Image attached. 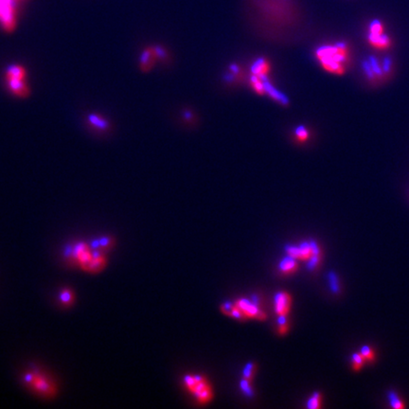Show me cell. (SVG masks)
Listing matches in <instances>:
<instances>
[{"label": "cell", "instance_id": "obj_29", "mask_svg": "<svg viewBox=\"0 0 409 409\" xmlns=\"http://www.w3.org/2000/svg\"><path fill=\"white\" fill-rule=\"evenodd\" d=\"M241 389H242V390H243V392L245 393V395H253V391H252L251 386H250L249 380L243 378V380L241 381Z\"/></svg>", "mask_w": 409, "mask_h": 409}, {"label": "cell", "instance_id": "obj_1", "mask_svg": "<svg viewBox=\"0 0 409 409\" xmlns=\"http://www.w3.org/2000/svg\"><path fill=\"white\" fill-rule=\"evenodd\" d=\"M316 55L324 70L335 75H342L346 70L350 49L346 43L337 42L333 45L319 47Z\"/></svg>", "mask_w": 409, "mask_h": 409}, {"label": "cell", "instance_id": "obj_7", "mask_svg": "<svg viewBox=\"0 0 409 409\" xmlns=\"http://www.w3.org/2000/svg\"><path fill=\"white\" fill-rule=\"evenodd\" d=\"M274 309L278 317H286L291 309L292 298L287 292H278L274 298Z\"/></svg>", "mask_w": 409, "mask_h": 409}, {"label": "cell", "instance_id": "obj_14", "mask_svg": "<svg viewBox=\"0 0 409 409\" xmlns=\"http://www.w3.org/2000/svg\"><path fill=\"white\" fill-rule=\"evenodd\" d=\"M105 264H106L105 258L99 254V252H94V255L92 257L90 262L86 265V267L84 268V270L90 271L93 273L100 272L104 269Z\"/></svg>", "mask_w": 409, "mask_h": 409}, {"label": "cell", "instance_id": "obj_11", "mask_svg": "<svg viewBox=\"0 0 409 409\" xmlns=\"http://www.w3.org/2000/svg\"><path fill=\"white\" fill-rule=\"evenodd\" d=\"M156 60L158 58L154 54L153 48L146 49L140 56V69L144 72L149 71L151 69H153Z\"/></svg>", "mask_w": 409, "mask_h": 409}, {"label": "cell", "instance_id": "obj_16", "mask_svg": "<svg viewBox=\"0 0 409 409\" xmlns=\"http://www.w3.org/2000/svg\"><path fill=\"white\" fill-rule=\"evenodd\" d=\"M59 301L61 302V304L64 306H70L72 305L75 301V296L74 293L72 290L65 288L62 289L60 294H59Z\"/></svg>", "mask_w": 409, "mask_h": 409}, {"label": "cell", "instance_id": "obj_23", "mask_svg": "<svg viewBox=\"0 0 409 409\" xmlns=\"http://www.w3.org/2000/svg\"><path fill=\"white\" fill-rule=\"evenodd\" d=\"M384 24L382 23L381 21L378 19H374L369 23L368 26V33H373V34H382L384 33Z\"/></svg>", "mask_w": 409, "mask_h": 409}, {"label": "cell", "instance_id": "obj_9", "mask_svg": "<svg viewBox=\"0 0 409 409\" xmlns=\"http://www.w3.org/2000/svg\"><path fill=\"white\" fill-rule=\"evenodd\" d=\"M93 255H94V252H92L85 243H77L76 246L73 250L74 259L83 267V269H84L86 267V265L90 262Z\"/></svg>", "mask_w": 409, "mask_h": 409}, {"label": "cell", "instance_id": "obj_5", "mask_svg": "<svg viewBox=\"0 0 409 409\" xmlns=\"http://www.w3.org/2000/svg\"><path fill=\"white\" fill-rule=\"evenodd\" d=\"M26 0H0V24L2 28L12 33L17 24V4Z\"/></svg>", "mask_w": 409, "mask_h": 409}, {"label": "cell", "instance_id": "obj_27", "mask_svg": "<svg viewBox=\"0 0 409 409\" xmlns=\"http://www.w3.org/2000/svg\"><path fill=\"white\" fill-rule=\"evenodd\" d=\"M255 369H256V366H255L253 363H248V364L245 366L244 369H243V378L251 381V379H252V377H253V374H254V372H255Z\"/></svg>", "mask_w": 409, "mask_h": 409}, {"label": "cell", "instance_id": "obj_4", "mask_svg": "<svg viewBox=\"0 0 409 409\" xmlns=\"http://www.w3.org/2000/svg\"><path fill=\"white\" fill-rule=\"evenodd\" d=\"M25 384L35 392L45 397H53L57 393L54 383L37 371H28L24 374Z\"/></svg>", "mask_w": 409, "mask_h": 409}, {"label": "cell", "instance_id": "obj_18", "mask_svg": "<svg viewBox=\"0 0 409 409\" xmlns=\"http://www.w3.org/2000/svg\"><path fill=\"white\" fill-rule=\"evenodd\" d=\"M88 121L90 122L91 125H93L94 127H96L97 129H102V130H106L108 128V123L107 121L102 118L101 116H98L95 114H92L89 116Z\"/></svg>", "mask_w": 409, "mask_h": 409}, {"label": "cell", "instance_id": "obj_15", "mask_svg": "<svg viewBox=\"0 0 409 409\" xmlns=\"http://www.w3.org/2000/svg\"><path fill=\"white\" fill-rule=\"evenodd\" d=\"M298 267L297 259L290 256L286 257L279 263V270L285 274L295 273L296 271L298 270Z\"/></svg>", "mask_w": 409, "mask_h": 409}, {"label": "cell", "instance_id": "obj_6", "mask_svg": "<svg viewBox=\"0 0 409 409\" xmlns=\"http://www.w3.org/2000/svg\"><path fill=\"white\" fill-rule=\"evenodd\" d=\"M235 305L243 312L244 318L249 319H265L266 316L262 312L258 306V303L250 301L246 298H240L236 301Z\"/></svg>", "mask_w": 409, "mask_h": 409}, {"label": "cell", "instance_id": "obj_20", "mask_svg": "<svg viewBox=\"0 0 409 409\" xmlns=\"http://www.w3.org/2000/svg\"><path fill=\"white\" fill-rule=\"evenodd\" d=\"M112 244V240L109 237H103L101 239H98L96 242L93 243V247L95 250H105L107 249Z\"/></svg>", "mask_w": 409, "mask_h": 409}, {"label": "cell", "instance_id": "obj_34", "mask_svg": "<svg viewBox=\"0 0 409 409\" xmlns=\"http://www.w3.org/2000/svg\"><path fill=\"white\" fill-rule=\"evenodd\" d=\"M288 331V325L287 323L285 324H278V333L279 334H285Z\"/></svg>", "mask_w": 409, "mask_h": 409}, {"label": "cell", "instance_id": "obj_13", "mask_svg": "<svg viewBox=\"0 0 409 409\" xmlns=\"http://www.w3.org/2000/svg\"><path fill=\"white\" fill-rule=\"evenodd\" d=\"M269 70H270L269 65L264 58H259L258 60L253 62L252 67H251L252 75L260 77L262 79H266Z\"/></svg>", "mask_w": 409, "mask_h": 409}, {"label": "cell", "instance_id": "obj_30", "mask_svg": "<svg viewBox=\"0 0 409 409\" xmlns=\"http://www.w3.org/2000/svg\"><path fill=\"white\" fill-rule=\"evenodd\" d=\"M363 68H364V70H365V73H366V75L368 77V79L370 80V81H373L376 76H375L374 72H373V70L371 69V67H370V64L369 62H367V61H365L364 64H363Z\"/></svg>", "mask_w": 409, "mask_h": 409}, {"label": "cell", "instance_id": "obj_10", "mask_svg": "<svg viewBox=\"0 0 409 409\" xmlns=\"http://www.w3.org/2000/svg\"><path fill=\"white\" fill-rule=\"evenodd\" d=\"M368 41L372 47L378 49H389L391 46V39L389 35L382 34L368 33Z\"/></svg>", "mask_w": 409, "mask_h": 409}, {"label": "cell", "instance_id": "obj_17", "mask_svg": "<svg viewBox=\"0 0 409 409\" xmlns=\"http://www.w3.org/2000/svg\"><path fill=\"white\" fill-rule=\"evenodd\" d=\"M250 83L252 85V88L256 91L258 94L263 95L265 93V88H264V80L260 78V77L252 75L250 78Z\"/></svg>", "mask_w": 409, "mask_h": 409}, {"label": "cell", "instance_id": "obj_24", "mask_svg": "<svg viewBox=\"0 0 409 409\" xmlns=\"http://www.w3.org/2000/svg\"><path fill=\"white\" fill-rule=\"evenodd\" d=\"M329 280H330V285H331L332 291H333L334 294H338L340 292V286L339 279H338L337 276H336L334 273H333V272H331V273L329 274Z\"/></svg>", "mask_w": 409, "mask_h": 409}, {"label": "cell", "instance_id": "obj_31", "mask_svg": "<svg viewBox=\"0 0 409 409\" xmlns=\"http://www.w3.org/2000/svg\"><path fill=\"white\" fill-rule=\"evenodd\" d=\"M153 51H154V54H155L158 59H161V60L166 59V50L163 49V48H161V47H153Z\"/></svg>", "mask_w": 409, "mask_h": 409}, {"label": "cell", "instance_id": "obj_28", "mask_svg": "<svg viewBox=\"0 0 409 409\" xmlns=\"http://www.w3.org/2000/svg\"><path fill=\"white\" fill-rule=\"evenodd\" d=\"M296 136H297V138H298L299 140L304 141V140L308 139L309 132H308V130L306 129L304 126H299V127H298V128L296 129Z\"/></svg>", "mask_w": 409, "mask_h": 409}, {"label": "cell", "instance_id": "obj_25", "mask_svg": "<svg viewBox=\"0 0 409 409\" xmlns=\"http://www.w3.org/2000/svg\"><path fill=\"white\" fill-rule=\"evenodd\" d=\"M360 353L364 356L366 361H373L375 359L374 352L369 346H363L361 349Z\"/></svg>", "mask_w": 409, "mask_h": 409}, {"label": "cell", "instance_id": "obj_2", "mask_svg": "<svg viewBox=\"0 0 409 409\" xmlns=\"http://www.w3.org/2000/svg\"><path fill=\"white\" fill-rule=\"evenodd\" d=\"M186 389L195 396L198 402L206 404L213 398V392L206 377L201 374L186 375L183 379Z\"/></svg>", "mask_w": 409, "mask_h": 409}, {"label": "cell", "instance_id": "obj_3", "mask_svg": "<svg viewBox=\"0 0 409 409\" xmlns=\"http://www.w3.org/2000/svg\"><path fill=\"white\" fill-rule=\"evenodd\" d=\"M6 81L8 88L14 95L18 98H27L29 95V87L26 81V70L19 65L9 67L6 71Z\"/></svg>", "mask_w": 409, "mask_h": 409}, {"label": "cell", "instance_id": "obj_22", "mask_svg": "<svg viewBox=\"0 0 409 409\" xmlns=\"http://www.w3.org/2000/svg\"><path fill=\"white\" fill-rule=\"evenodd\" d=\"M307 407L311 409L321 407V395L319 392L313 393V395L309 399V401L307 402Z\"/></svg>", "mask_w": 409, "mask_h": 409}, {"label": "cell", "instance_id": "obj_12", "mask_svg": "<svg viewBox=\"0 0 409 409\" xmlns=\"http://www.w3.org/2000/svg\"><path fill=\"white\" fill-rule=\"evenodd\" d=\"M264 80L265 93L268 94L275 101H277V103H279V104H282L285 106L288 105L289 104L288 98L286 97L285 94H282L280 91L277 90V88L273 84H271L270 82H268L267 79H264Z\"/></svg>", "mask_w": 409, "mask_h": 409}, {"label": "cell", "instance_id": "obj_19", "mask_svg": "<svg viewBox=\"0 0 409 409\" xmlns=\"http://www.w3.org/2000/svg\"><path fill=\"white\" fill-rule=\"evenodd\" d=\"M389 399L390 405L392 408L395 409H402L404 408V403L399 398L398 394L396 393L395 391H389Z\"/></svg>", "mask_w": 409, "mask_h": 409}, {"label": "cell", "instance_id": "obj_32", "mask_svg": "<svg viewBox=\"0 0 409 409\" xmlns=\"http://www.w3.org/2000/svg\"><path fill=\"white\" fill-rule=\"evenodd\" d=\"M233 308H234V304H232V303H230V302L225 303V304H223V305L221 306L222 312H224V313H226V314H228V316L230 314V312H231Z\"/></svg>", "mask_w": 409, "mask_h": 409}, {"label": "cell", "instance_id": "obj_33", "mask_svg": "<svg viewBox=\"0 0 409 409\" xmlns=\"http://www.w3.org/2000/svg\"><path fill=\"white\" fill-rule=\"evenodd\" d=\"M391 68H392V62H391V60H389V59H386V60H385V62H384L383 67H382L383 71H384V72H386V73H389V72L391 71V70H392Z\"/></svg>", "mask_w": 409, "mask_h": 409}, {"label": "cell", "instance_id": "obj_8", "mask_svg": "<svg viewBox=\"0 0 409 409\" xmlns=\"http://www.w3.org/2000/svg\"><path fill=\"white\" fill-rule=\"evenodd\" d=\"M286 252L288 256L299 259L303 261H309L313 255V248H312V242L311 243H302L299 246H293L288 245L286 246Z\"/></svg>", "mask_w": 409, "mask_h": 409}, {"label": "cell", "instance_id": "obj_21", "mask_svg": "<svg viewBox=\"0 0 409 409\" xmlns=\"http://www.w3.org/2000/svg\"><path fill=\"white\" fill-rule=\"evenodd\" d=\"M365 362H366V359L364 358V356L361 354V353L353 354V357H352V365H353V368H354V370H355V371L361 369L362 367L364 366Z\"/></svg>", "mask_w": 409, "mask_h": 409}, {"label": "cell", "instance_id": "obj_26", "mask_svg": "<svg viewBox=\"0 0 409 409\" xmlns=\"http://www.w3.org/2000/svg\"><path fill=\"white\" fill-rule=\"evenodd\" d=\"M369 64H370V67H371V69H372L373 72H374L375 76H383V72H384L383 69L380 67L379 62L375 59L374 57H371V58L369 59Z\"/></svg>", "mask_w": 409, "mask_h": 409}]
</instances>
